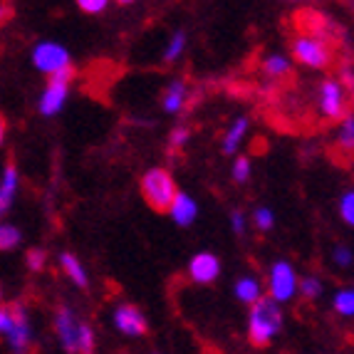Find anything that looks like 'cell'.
Returning <instances> with one entry per match:
<instances>
[{
  "mask_svg": "<svg viewBox=\"0 0 354 354\" xmlns=\"http://www.w3.org/2000/svg\"><path fill=\"white\" fill-rule=\"evenodd\" d=\"M248 313V325H245V332H248V342L253 347H270L278 335L285 327V315L280 302H275L272 297H260L255 300Z\"/></svg>",
  "mask_w": 354,
  "mask_h": 354,
  "instance_id": "cell-1",
  "label": "cell"
},
{
  "mask_svg": "<svg viewBox=\"0 0 354 354\" xmlns=\"http://www.w3.org/2000/svg\"><path fill=\"white\" fill-rule=\"evenodd\" d=\"M139 191H142V198L147 201L149 208L159 213H166L169 203L174 201V196H176L178 186H176V178L169 169L164 166H153L149 171H144L142 181H139Z\"/></svg>",
  "mask_w": 354,
  "mask_h": 354,
  "instance_id": "cell-2",
  "label": "cell"
},
{
  "mask_svg": "<svg viewBox=\"0 0 354 354\" xmlns=\"http://www.w3.org/2000/svg\"><path fill=\"white\" fill-rule=\"evenodd\" d=\"M290 55L297 65L307 67V70H325L332 62V45L325 37L302 30L290 42Z\"/></svg>",
  "mask_w": 354,
  "mask_h": 354,
  "instance_id": "cell-3",
  "label": "cell"
},
{
  "mask_svg": "<svg viewBox=\"0 0 354 354\" xmlns=\"http://www.w3.org/2000/svg\"><path fill=\"white\" fill-rule=\"evenodd\" d=\"M75 75L77 72L72 65L48 75V84L40 92V102H37V112L42 117H57L65 109L67 100H70V84L75 80Z\"/></svg>",
  "mask_w": 354,
  "mask_h": 354,
  "instance_id": "cell-4",
  "label": "cell"
},
{
  "mask_svg": "<svg viewBox=\"0 0 354 354\" xmlns=\"http://www.w3.org/2000/svg\"><path fill=\"white\" fill-rule=\"evenodd\" d=\"M297 280H300V275H297V270L292 268L290 260H275L268 268V280H266L268 297H272L280 305L290 302L297 295Z\"/></svg>",
  "mask_w": 354,
  "mask_h": 354,
  "instance_id": "cell-5",
  "label": "cell"
},
{
  "mask_svg": "<svg viewBox=\"0 0 354 354\" xmlns=\"http://www.w3.org/2000/svg\"><path fill=\"white\" fill-rule=\"evenodd\" d=\"M349 89L339 84V80L330 77V80H322L317 89V106L319 114L330 122H339L344 114H349Z\"/></svg>",
  "mask_w": 354,
  "mask_h": 354,
  "instance_id": "cell-6",
  "label": "cell"
},
{
  "mask_svg": "<svg viewBox=\"0 0 354 354\" xmlns=\"http://www.w3.org/2000/svg\"><path fill=\"white\" fill-rule=\"evenodd\" d=\"M30 62L42 75H53L62 67L72 65L70 50L57 40H40L35 48L30 50Z\"/></svg>",
  "mask_w": 354,
  "mask_h": 354,
  "instance_id": "cell-7",
  "label": "cell"
},
{
  "mask_svg": "<svg viewBox=\"0 0 354 354\" xmlns=\"http://www.w3.org/2000/svg\"><path fill=\"white\" fill-rule=\"evenodd\" d=\"M10 310V327L6 332V342L12 352H28L32 344V325H30L28 310L23 302H12L8 305Z\"/></svg>",
  "mask_w": 354,
  "mask_h": 354,
  "instance_id": "cell-8",
  "label": "cell"
},
{
  "mask_svg": "<svg viewBox=\"0 0 354 354\" xmlns=\"http://www.w3.org/2000/svg\"><path fill=\"white\" fill-rule=\"evenodd\" d=\"M112 322L119 335L129 337V339H139V337H144L149 332V322L144 317V313L136 305H131V302L117 305V310L112 315Z\"/></svg>",
  "mask_w": 354,
  "mask_h": 354,
  "instance_id": "cell-9",
  "label": "cell"
},
{
  "mask_svg": "<svg viewBox=\"0 0 354 354\" xmlns=\"http://www.w3.org/2000/svg\"><path fill=\"white\" fill-rule=\"evenodd\" d=\"M80 325H82V319L77 317V313L72 310V307H67V305L57 307V313H55V319H53V327H55V335H57L59 344H62L65 352H77Z\"/></svg>",
  "mask_w": 354,
  "mask_h": 354,
  "instance_id": "cell-10",
  "label": "cell"
},
{
  "mask_svg": "<svg viewBox=\"0 0 354 354\" xmlns=\"http://www.w3.org/2000/svg\"><path fill=\"white\" fill-rule=\"evenodd\" d=\"M221 270H223L221 258L216 253H208V250L196 253L194 258L189 260V278L194 280L196 285L216 283V280L221 278Z\"/></svg>",
  "mask_w": 354,
  "mask_h": 354,
  "instance_id": "cell-11",
  "label": "cell"
},
{
  "mask_svg": "<svg viewBox=\"0 0 354 354\" xmlns=\"http://www.w3.org/2000/svg\"><path fill=\"white\" fill-rule=\"evenodd\" d=\"M166 213L171 216V221L178 225V228H189V225L196 223L201 208H198V201H196L191 194H186V191H176V196H174V201L169 203Z\"/></svg>",
  "mask_w": 354,
  "mask_h": 354,
  "instance_id": "cell-12",
  "label": "cell"
},
{
  "mask_svg": "<svg viewBox=\"0 0 354 354\" xmlns=\"http://www.w3.org/2000/svg\"><path fill=\"white\" fill-rule=\"evenodd\" d=\"M18 186H20L18 166L8 164L6 169H3V176H0V218H6L8 211L12 208L15 194H18Z\"/></svg>",
  "mask_w": 354,
  "mask_h": 354,
  "instance_id": "cell-13",
  "label": "cell"
},
{
  "mask_svg": "<svg viewBox=\"0 0 354 354\" xmlns=\"http://www.w3.org/2000/svg\"><path fill=\"white\" fill-rule=\"evenodd\" d=\"M189 104V87L183 80H174L169 82V87L164 89V95H161V109L166 114H181Z\"/></svg>",
  "mask_w": 354,
  "mask_h": 354,
  "instance_id": "cell-14",
  "label": "cell"
},
{
  "mask_svg": "<svg viewBox=\"0 0 354 354\" xmlns=\"http://www.w3.org/2000/svg\"><path fill=\"white\" fill-rule=\"evenodd\" d=\"M248 129H250V119L248 117H238L236 122H230V127L225 129V134H223V142H221V151H223L225 156H233V153H238V149L243 147L245 136H248Z\"/></svg>",
  "mask_w": 354,
  "mask_h": 354,
  "instance_id": "cell-15",
  "label": "cell"
},
{
  "mask_svg": "<svg viewBox=\"0 0 354 354\" xmlns=\"http://www.w3.org/2000/svg\"><path fill=\"white\" fill-rule=\"evenodd\" d=\"M263 292H266V288H263V283L255 275H241L236 280V285H233V295L243 305H253L255 300L263 297Z\"/></svg>",
  "mask_w": 354,
  "mask_h": 354,
  "instance_id": "cell-16",
  "label": "cell"
},
{
  "mask_svg": "<svg viewBox=\"0 0 354 354\" xmlns=\"http://www.w3.org/2000/svg\"><path fill=\"white\" fill-rule=\"evenodd\" d=\"M59 268H62V272H65L67 278L72 280V285H77V288H87V285H89L87 268H84V263L77 258L75 253H62V255H59Z\"/></svg>",
  "mask_w": 354,
  "mask_h": 354,
  "instance_id": "cell-17",
  "label": "cell"
},
{
  "mask_svg": "<svg viewBox=\"0 0 354 354\" xmlns=\"http://www.w3.org/2000/svg\"><path fill=\"white\" fill-rule=\"evenodd\" d=\"M290 67H292V59H290L288 55L272 53L263 59V72H266L270 80H280V77H285L290 72Z\"/></svg>",
  "mask_w": 354,
  "mask_h": 354,
  "instance_id": "cell-18",
  "label": "cell"
},
{
  "mask_svg": "<svg viewBox=\"0 0 354 354\" xmlns=\"http://www.w3.org/2000/svg\"><path fill=\"white\" fill-rule=\"evenodd\" d=\"M332 310L344 319L354 317V290L352 288L337 290L335 297H332Z\"/></svg>",
  "mask_w": 354,
  "mask_h": 354,
  "instance_id": "cell-19",
  "label": "cell"
},
{
  "mask_svg": "<svg viewBox=\"0 0 354 354\" xmlns=\"http://www.w3.org/2000/svg\"><path fill=\"white\" fill-rule=\"evenodd\" d=\"M23 243V230L12 223H0V253H8V250H15Z\"/></svg>",
  "mask_w": 354,
  "mask_h": 354,
  "instance_id": "cell-20",
  "label": "cell"
},
{
  "mask_svg": "<svg viewBox=\"0 0 354 354\" xmlns=\"http://www.w3.org/2000/svg\"><path fill=\"white\" fill-rule=\"evenodd\" d=\"M186 42H189L186 30H176V32L171 35V40L166 42V50H164V62H166V65H174V62L181 57L183 50H186Z\"/></svg>",
  "mask_w": 354,
  "mask_h": 354,
  "instance_id": "cell-21",
  "label": "cell"
},
{
  "mask_svg": "<svg viewBox=\"0 0 354 354\" xmlns=\"http://www.w3.org/2000/svg\"><path fill=\"white\" fill-rule=\"evenodd\" d=\"M322 292H325V285L317 275H305L297 280V295H302L305 300H319Z\"/></svg>",
  "mask_w": 354,
  "mask_h": 354,
  "instance_id": "cell-22",
  "label": "cell"
},
{
  "mask_svg": "<svg viewBox=\"0 0 354 354\" xmlns=\"http://www.w3.org/2000/svg\"><path fill=\"white\" fill-rule=\"evenodd\" d=\"M248 221L253 223V228L258 230V233H270V230L275 228V211H272L270 206H258Z\"/></svg>",
  "mask_w": 354,
  "mask_h": 354,
  "instance_id": "cell-23",
  "label": "cell"
},
{
  "mask_svg": "<svg viewBox=\"0 0 354 354\" xmlns=\"http://www.w3.org/2000/svg\"><path fill=\"white\" fill-rule=\"evenodd\" d=\"M337 147L344 149V151H352L354 149V117L352 114H344L339 119V129H337Z\"/></svg>",
  "mask_w": 354,
  "mask_h": 354,
  "instance_id": "cell-24",
  "label": "cell"
},
{
  "mask_svg": "<svg viewBox=\"0 0 354 354\" xmlns=\"http://www.w3.org/2000/svg\"><path fill=\"white\" fill-rule=\"evenodd\" d=\"M250 174H253V164H250L248 156H238L230 166V176L236 183H248L250 181Z\"/></svg>",
  "mask_w": 354,
  "mask_h": 354,
  "instance_id": "cell-25",
  "label": "cell"
},
{
  "mask_svg": "<svg viewBox=\"0 0 354 354\" xmlns=\"http://www.w3.org/2000/svg\"><path fill=\"white\" fill-rule=\"evenodd\" d=\"M337 213L347 225H354V191H344L337 201Z\"/></svg>",
  "mask_w": 354,
  "mask_h": 354,
  "instance_id": "cell-26",
  "label": "cell"
},
{
  "mask_svg": "<svg viewBox=\"0 0 354 354\" xmlns=\"http://www.w3.org/2000/svg\"><path fill=\"white\" fill-rule=\"evenodd\" d=\"M45 263H48V253L42 248H30L28 253H25V266L32 272H40L42 268H45Z\"/></svg>",
  "mask_w": 354,
  "mask_h": 354,
  "instance_id": "cell-27",
  "label": "cell"
},
{
  "mask_svg": "<svg viewBox=\"0 0 354 354\" xmlns=\"http://www.w3.org/2000/svg\"><path fill=\"white\" fill-rule=\"evenodd\" d=\"M189 139H191V129H189V127L178 124V127H174L171 134H169V147H171V149H183L186 144H189Z\"/></svg>",
  "mask_w": 354,
  "mask_h": 354,
  "instance_id": "cell-28",
  "label": "cell"
},
{
  "mask_svg": "<svg viewBox=\"0 0 354 354\" xmlns=\"http://www.w3.org/2000/svg\"><path fill=\"white\" fill-rule=\"evenodd\" d=\"M230 230H233L238 238H243L245 230H248V216H245L241 208H233V211H230Z\"/></svg>",
  "mask_w": 354,
  "mask_h": 354,
  "instance_id": "cell-29",
  "label": "cell"
},
{
  "mask_svg": "<svg viewBox=\"0 0 354 354\" xmlns=\"http://www.w3.org/2000/svg\"><path fill=\"white\" fill-rule=\"evenodd\" d=\"M77 8L82 12H87V15H102V12L109 8V3L112 0H75Z\"/></svg>",
  "mask_w": 354,
  "mask_h": 354,
  "instance_id": "cell-30",
  "label": "cell"
},
{
  "mask_svg": "<svg viewBox=\"0 0 354 354\" xmlns=\"http://www.w3.org/2000/svg\"><path fill=\"white\" fill-rule=\"evenodd\" d=\"M332 260H335V266L349 268L352 266V248H349V245H337V248L332 250Z\"/></svg>",
  "mask_w": 354,
  "mask_h": 354,
  "instance_id": "cell-31",
  "label": "cell"
},
{
  "mask_svg": "<svg viewBox=\"0 0 354 354\" xmlns=\"http://www.w3.org/2000/svg\"><path fill=\"white\" fill-rule=\"evenodd\" d=\"M339 84H342V87H347V89H352L354 72H352V67H349V65H344L342 70H339Z\"/></svg>",
  "mask_w": 354,
  "mask_h": 354,
  "instance_id": "cell-32",
  "label": "cell"
},
{
  "mask_svg": "<svg viewBox=\"0 0 354 354\" xmlns=\"http://www.w3.org/2000/svg\"><path fill=\"white\" fill-rule=\"evenodd\" d=\"M8 327H10V310L0 305V335H6Z\"/></svg>",
  "mask_w": 354,
  "mask_h": 354,
  "instance_id": "cell-33",
  "label": "cell"
},
{
  "mask_svg": "<svg viewBox=\"0 0 354 354\" xmlns=\"http://www.w3.org/2000/svg\"><path fill=\"white\" fill-rule=\"evenodd\" d=\"M6 136H8V122H6V117L0 114V147L6 144Z\"/></svg>",
  "mask_w": 354,
  "mask_h": 354,
  "instance_id": "cell-34",
  "label": "cell"
},
{
  "mask_svg": "<svg viewBox=\"0 0 354 354\" xmlns=\"http://www.w3.org/2000/svg\"><path fill=\"white\" fill-rule=\"evenodd\" d=\"M8 18H10V8L3 6V3H0V28L6 25V20H8Z\"/></svg>",
  "mask_w": 354,
  "mask_h": 354,
  "instance_id": "cell-35",
  "label": "cell"
},
{
  "mask_svg": "<svg viewBox=\"0 0 354 354\" xmlns=\"http://www.w3.org/2000/svg\"><path fill=\"white\" fill-rule=\"evenodd\" d=\"M112 3H117V6H131L134 0H112Z\"/></svg>",
  "mask_w": 354,
  "mask_h": 354,
  "instance_id": "cell-36",
  "label": "cell"
},
{
  "mask_svg": "<svg viewBox=\"0 0 354 354\" xmlns=\"http://www.w3.org/2000/svg\"><path fill=\"white\" fill-rule=\"evenodd\" d=\"M0 297H3V290H0Z\"/></svg>",
  "mask_w": 354,
  "mask_h": 354,
  "instance_id": "cell-37",
  "label": "cell"
}]
</instances>
